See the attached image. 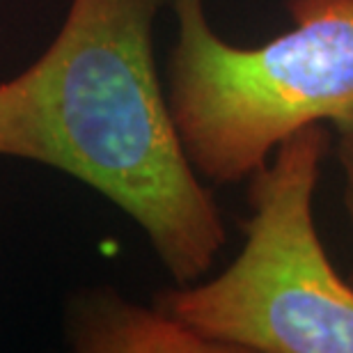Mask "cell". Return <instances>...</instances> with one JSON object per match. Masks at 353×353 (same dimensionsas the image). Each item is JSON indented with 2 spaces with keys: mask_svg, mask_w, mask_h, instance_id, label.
<instances>
[{
  "mask_svg": "<svg viewBox=\"0 0 353 353\" xmlns=\"http://www.w3.org/2000/svg\"><path fill=\"white\" fill-rule=\"evenodd\" d=\"M165 3L72 0L39 60L0 83V157L88 183L138 223L176 285H190L228 230L157 72L154 19Z\"/></svg>",
  "mask_w": 353,
  "mask_h": 353,
  "instance_id": "1",
  "label": "cell"
},
{
  "mask_svg": "<svg viewBox=\"0 0 353 353\" xmlns=\"http://www.w3.org/2000/svg\"><path fill=\"white\" fill-rule=\"evenodd\" d=\"M168 3V103L204 179H248L292 133L353 115V0H285L292 28L259 46L218 37L204 0Z\"/></svg>",
  "mask_w": 353,
  "mask_h": 353,
  "instance_id": "2",
  "label": "cell"
},
{
  "mask_svg": "<svg viewBox=\"0 0 353 353\" xmlns=\"http://www.w3.org/2000/svg\"><path fill=\"white\" fill-rule=\"evenodd\" d=\"M328 124L285 138L248 176L243 248L202 285L154 305L225 353H353V282L335 271L314 223Z\"/></svg>",
  "mask_w": 353,
  "mask_h": 353,
  "instance_id": "3",
  "label": "cell"
},
{
  "mask_svg": "<svg viewBox=\"0 0 353 353\" xmlns=\"http://www.w3.org/2000/svg\"><path fill=\"white\" fill-rule=\"evenodd\" d=\"M72 347L88 353H225L161 307H143L115 292L88 294L72 321Z\"/></svg>",
  "mask_w": 353,
  "mask_h": 353,
  "instance_id": "4",
  "label": "cell"
},
{
  "mask_svg": "<svg viewBox=\"0 0 353 353\" xmlns=\"http://www.w3.org/2000/svg\"><path fill=\"white\" fill-rule=\"evenodd\" d=\"M333 131L337 136V143H335L337 161H340V168L344 174V207H347L349 223L353 230V115L333 124ZM349 280L353 282V273Z\"/></svg>",
  "mask_w": 353,
  "mask_h": 353,
  "instance_id": "5",
  "label": "cell"
}]
</instances>
